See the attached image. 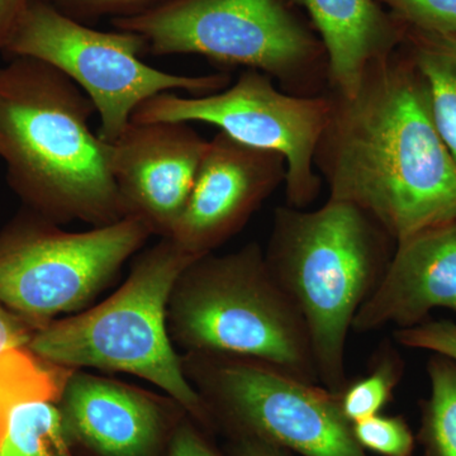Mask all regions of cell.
I'll return each mask as SVG.
<instances>
[{"instance_id":"6da1fadb","label":"cell","mask_w":456,"mask_h":456,"mask_svg":"<svg viewBox=\"0 0 456 456\" xmlns=\"http://www.w3.org/2000/svg\"><path fill=\"white\" fill-rule=\"evenodd\" d=\"M327 93L331 116L314 167L329 200L368 213L395 242L456 222V159L403 46L370 66L350 97Z\"/></svg>"},{"instance_id":"7a4b0ae2","label":"cell","mask_w":456,"mask_h":456,"mask_svg":"<svg viewBox=\"0 0 456 456\" xmlns=\"http://www.w3.org/2000/svg\"><path fill=\"white\" fill-rule=\"evenodd\" d=\"M79 86L46 62L0 66V159L8 183L41 217L107 226L127 217L108 167V142Z\"/></svg>"},{"instance_id":"3957f363","label":"cell","mask_w":456,"mask_h":456,"mask_svg":"<svg viewBox=\"0 0 456 456\" xmlns=\"http://www.w3.org/2000/svg\"><path fill=\"white\" fill-rule=\"evenodd\" d=\"M395 239L368 213L329 200L314 211L278 207L265 253L270 272L301 312L321 386L346 383L354 318L382 281Z\"/></svg>"},{"instance_id":"277c9868","label":"cell","mask_w":456,"mask_h":456,"mask_svg":"<svg viewBox=\"0 0 456 456\" xmlns=\"http://www.w3.org/2000/svg\"><path fill=\"white\" fill-rule=\"evenodd\" d=\"M194 259L173 240L161 239L134 259L127 279L106 301L41 327L28 349L59 367L142 378L216 436L167 330L171 289Z\"/></svg>"},{"instance_id":"5b68a950","label":"cell","mask_w":456,"mask_h":456,"mask_svg":"<svg viewBox=\"0 0 456 456\" xmlns=\"http://www.w3.org/2000/svg\"><path fill=\"white\" fill-rule=\"evenodd\" d=\"M167 318L180 354L263 360L320 384L307 325L257 242L189 263L171 289Z\"/></svg>"},{"instance_id":"8992f818","label":"cell","mask_w":456,"mask_h":456,"mask_svg":"<svg viewBox=\"0 0 456 456\" xmlns=\"http://www.w3.org/2000/svg\"><path fill=\"white\" fill-rule=\"evenodd\" d=\"M110 22L142 37L152 55L242 66L269 75L290 94L329 90L325 46L297 0H163Z\"/></svg>"},{"instance_id":"52a82bcc","label":"cell","mask_w":456,"mask_h":456,"mask_svg":"<svg viewBox=\"0 0 456 456\" xmlns=\"http://www.w3.org/2000/svg\"><path fill=\"white\" fill-rule=\"evenodd\" d=\"M183 369L224 439L251 436L302 456H368L335 393L253 358L189 353Z\"/></svg>"},{"instance_id":"ba28073f","label":"cell","mask_w":456,"mask_h":456,"mask_svg":"<svg viewBox=\"0 0 456 456\" xmlns=\"http://www.w3.org/2000/svg\"><path fill=\"white\" fill-rule=\"evenodd\" d=\"M3 53L31 57L66 75L94 104L98 134L113 142L150 98L174 90L206 95L231 84L226 71L206 75L167 73L145 64L146 42L136 33L98 31L42 0H32L18 20Z\"/></svg>"},{"instance_id":"9c48e42d","label":"cell","mask_w":456,"mask_h":456,"mask_svg":"<svg viewBox=\"0 0 456 456\" xmlns=\"http://www.w3.org/2000/svg\"><path fill=\"white\" fill-rule=\"evenodd\" d=\"M152 236L136 217L68 232L40 215L0 235V303L33 325L90 307Z\"/></svg>"},{"instance_id":"30bf717a","label":"cell","mask_w":456,"mask_h":456,"mask_svg":"<svg viewBox=\"0 0 456 456\" xmlns=\"http://www.w3.org/2000/svg\"><path fill=\"white\" fill-rule=\"evenodd\" d=\"M329 93L290 94L261 71L246 69L235 83L212 94L180 97L161 93L143 102L131 121L202 122L246 145L278 152L287 163V206L303 209L321 191L314 154L331 116Z\"/></svg>"},{"instance_id":"8fae6325","label":"cell","mask_w":456,"mask_h":456,"mask_svg":"<svg viewBox=\"0 0 456 456\" xmlns=\"http://www.w3.org/2000/svg\"><path fill=\"white\" fill-rule=\"evenodd\" d=\"M77 456H167L185 408L113 378L77 369L57 401Z\"/></svg>"},{"instance_id":"7c38bea8","label":"cell","mask_w":456,"mask_h":456,"mask_svg":"<svg viewBox=\"0 0 456 456\" xmlns=\"http://www.w3.org/2000/svg\"><path fill=\"white\" fill-rule=\"evenodd\" d=\"M285 179L283 156L218 132L208 141L191 196L169 239L191 256L212 254L248 224Z\"/></svg>"},{"instance_id":"4fadbf2b","label":"cell","mask_w":456,"mask_h":456,"mask_svg":"<svg viewBox=\"0 0 456 456\" xmlns=\"http://www.w3.org/2000/svg\"><path fill=\"white\" fill-rule=\"evenodd\" d=\"M208 141L188 123L131 121L108 142V167L126 213L169 239L184 211Z\"/></svg>"},{"instance_id":"5bb4252c","label":"cell","mask_w":456,"mask_h":456,"mask_svg":"<svg viewBox=\"0 0 456 456\" xmlns=\"http://www.w3.org/2000/svg\"><path fill=\"white\" fill-rule=\"evenodd\" d=\"M435 308L456 312V222L397 241L386 274L354 318L353 331L410 329Z\"/></svg>"},{"instance_id":"9a60e30c","label":"cell","mask_w":456,"mask_h":456,"mask_svg":"<svg viewBox=\"0 0 456 456\" xmlns=\"http://www.w3.org/2000/svg\"><path fill=\"white\" fill-rule=\"evenodd\" d=\"M329 59V90L350 97L370 66L404 40V23L377 0H297Z\"/></svg>"},{"instance_id":"2e32d148","label":"cell","mask_w":456,"mask_h":456,"mask_svg":"<svg viewBox=\"0 0 456 456\" xmlns=\"http://www.w3.org/2000/svg\"><path fill=\"white\" fill-rule=\"evenodd\" d=\"M38 327L0 303V411L45 401L55 391V374L28 349Z\"/></svg>"},{"instance_id":"e0dca14e","label":"cell","mask_w":456,"mask_h":456,"mask_svg":"<svg viewBox=\"0 0 456 456\" xmlns=\"http://www.w3.org/2000/svg\"><path fill=\"white\" fill-rule=\"evenodd\" d=\"M404 27L402 46L428 84L435 121L456 159V33L443 35Z\"/></svg>"},{"instance_id":"ac0fdd59","label":"cell","mask_w":456,"mask_h":456,"mask_svg":"<svg viewBox=\"0 0 456 456\" xmlns=\"http://www.w3.org/2000/svg\"><path fill=\"white\" fill-rule=\"evenodd\" d=\"M428 374L430 395L419 403L417 441L424 456H456V362L432 354Z\"/></svg>"},{"instance_id":"d6986e66","label":"cell","mask_w":456,"mask_h":456,"mask_svg":"<svg viewBox=\"0 0 456 456\" xmlns=\"http://www.w3.org/2000/svg\"><path fill=\"white\" fill-rule=\"evenodd\" d=\"M0 456H77L66 437L56 402H26L14 407Z\"/></svg>"},{"instance_id":"ffe728a7","label":"cell","mask_w":456,"mask_h":456,"mask_svg":"<svg viewBox=\"0 0 456 456\" xmlns=\"http://www.w3.org/2000/svg\"><path fill=\"white\" fill-rule=\"evenodd\" d=\"M403 374V359L391 342H384L374 354L367 373L346 380L335 393L342 416L353 425L382 413L395 397Z\"/></svg>"},{"instance_id":"44dd1931","label":"cell","mask_w":456,"mask_h":456,"mask_svg":"<svg viewBox=\"0 0 456 456\" xmlns=\"http://www.w3.org/2000/svg\"><path fill=\"white\" fill-rule=\"evenodd\" d=\"M364 452L379 456H413L416 437L403 416L375 415L351 425Z\"/></svg>"},{"instance_id":"7402d4cb","label":"cell","mask_w":456,"mask_h":456,"mask_svg":"<svg viewBox=\"0 0 456 456\" xmlns=\"http://www.w3.org/2000/svg\"><path fill=\"white\" fill-rule=\"evenodd\" d=\"M393 16L419 31L455 35L456 0H377Z\"/></svg>"},{"instance_id":"603a6c76","label":"cell","mask_w":456,"mask_h":456,"mask_svg":"<svg viewBox=\"0 0 456 456\" xmlns=\"http://www.w3.org/2000/svg\"><path fill=\"white\" fill-rule=\"evenodd\" d=\"M395 340L408 349L439 354L456 362V323L450 320H428L410 329L395 330Z\"/></svg>"},{"instance_id":"cb8c5ba5","label":"cell","mask_w":456,"mask_h":456,"mask_svg":"<svg viewBox=\"0 0 456 456\" xmlns=\"http://www.w3.org/2000/svg\"><path fill=\"white\" fill-rule=\"evenodd\" d=\"M59 9L66 16L86 23L99 18L134 16L154 7L163 0H42Z\"/></svg>"},{"instance_id":"d4e9b609","label":"cell","mask_w":456,"mask_h":456,"mask_svg":"<svg viewBox=\"0 0 456 456\" xmlns=\"http://www.w3.org/2000/svg\"><path fill=\"white\" fill-rule=\"evenodd\" d=\"M167 456H230L216 444L215 435L203 428L189 413L174 432Z\"/></svg>"},{"instance_id":"484cf974","label":"cell","mask_w":456,"mask_h":456,"mask_svg":"<svg viewBox=\"0 0 456 456\" xmlns=\"http://www.w3.org/2000/svg\"><path fill=\"white\" fill-rule=\"evenodd\" d=\"M226 452L230 456H290V452L263 439L236 436L226 439Z\"/></svg>"},{"instance_id":"4316f807","label":"cell","mask_w":456,"mask_h":456,"mask_svg":"<svg viewBox=\"0 0 456 456\" xmlns=\"http://www.w3.org/2000/svg\"><path fill=\"white\" fill-rule=\"evenodd\" d=\"M32 0H0V51L4 49L18 20Z\"/></svg>"}]
</instances>
